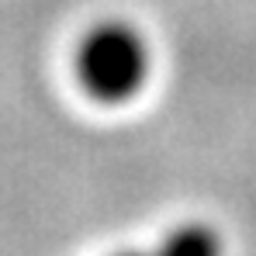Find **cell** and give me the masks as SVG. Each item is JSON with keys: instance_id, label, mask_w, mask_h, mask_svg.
I'll use <instances>...</instances> for the list:
<instances>
[{"instance_id": "obj_3", "label": "cell", "mask_w": 256, "mask_h": 256, "mask_svg": "<svg viewBox=\"0 0 256 256\" xmlns=\"http://www.w3.org/2000/svg\"><path fill=\"white\" fill-rule=\"evenodd\" d=\"M114 256H152V253H138V250H122V253H114Z\"/></svg>"}, {"instance_id": "obj_1", "label": "cell", "mask_w": 256, "mask_h": 256, "mask_svg": "<svg viewBox=\"0 0 256 256\" xmlns=\"http://www.w3.org/2000/svg\"><path fill=\"white\" fill-rule=\"evenodd\" d=\"M73 80L86 100L100 108H125L138 100L152 80L149 35L125 18L94 21L73 48Z\"/></svg>"}, {"instance_id": "obj_2", "label": "cell", "mask_w": 256, "mask_h": 256, "mask_svg": "<svg viewBox=\"0 0 256 256\" xmlns=\"http://www.w3.org/2000/svg\"><path fill=\"white\" fill-rule=\"evenodd\" d=\"M152 256H225V239L208 222H180L156 242Z\"/></svg>"}]
</instances>
